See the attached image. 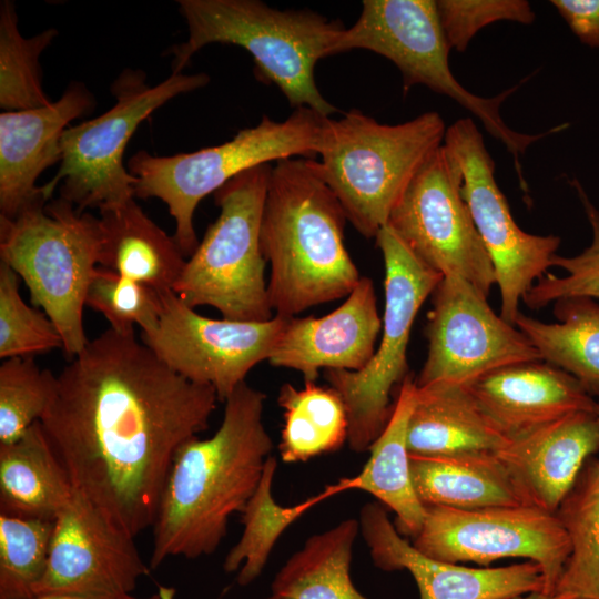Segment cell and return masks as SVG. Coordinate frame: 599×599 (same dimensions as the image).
<instances>
[{"label": "cell", "instance_id": "8", "mask_svg": "<svg viewBox=\"0 0 599 599\" xmlns=\"http://www.w3.org/2000/svg\"><path fill=\"white\" fill-rule=\"evenodd\" d=\"M272 169V163L250 169L214 193L220 214L186 261L173 290L189 306L209 305L232 321L274 317L261 242Z\"/></svg>", "mask_w": 599, "mask_h": 599}, {"label": "cell", "instance_id": "28", "mask_svg": "<svg viewBox=\"0 0 599 599\" xmlns=\"http://www.w3.org/2000/svg\"><path fill=\"white\" fill-rule=\"evenodd\" d=\"M559 323L519 314L514 325L538 351L541 361L573 376L591 395L599 397V304L585 296L554 303Z\"/></svg>", "mask_w": 599, "mask_h": 599}, {"label": "cell", "instance_id": "14", "mask_svg": "<svg viewBox=\"0 0 599 599\" xmlns=\"http://www.w3.org/2000/svg\"><path fill=\"white\" fill-rule=\"evenodd\" d=\"M161 301L155 328L140 338L172 370L213 387L221 402L245 382L254 366L268 361L287 318L214 319L196 313L173 291L161 292Z\"/></svg>", "mask_w": 599, "mask_h": 599}, {"label": "cell", "instance_id": "10", "mask_svg": "<svg viewBox=\"0 0 599 599\" xmlns=\"http://www.w3.org/2000/svg\"><path fill=\"white\" fill-rule=\"evenodd\" d=\"M384 267L385 305L380 342L359 370L327 369L324 376L348 415L349 448L369 450L392 413L393 388L409 375L407 348L414 321L441 275L416 257L387 224L375 237Z\"/></svg>", "mask_w": 599, "mask_h": 599}, {"label": "cell", "instance_id": "18", "mask_svg": "<svg viewBox=\"0 0 599 599\" xmlns=\"http://www.w3.org/2000/svg\"><path fill=\"white\" fill-rule=\"evenodd\" d=\"M374 283L362 276L342 305L322 317H287L268 358L316 382L321 369H362L382 332Z\"/></svg>", "mask_w": 599, "mask_h": 599}, {"label": "cell", "instance_id": "2", "mask_svg": "<svg viewBox=\"0 0 599 599\" xmlns=\"http://www.w3.org/2000/svg\"><path fill=\"white\" fill-rule=\"evenodd\" d=\"M266 395L242 383L225 400L219 429L175 453L154 522L150 569L169 557L213 554L256 490L273 440L264 425Z\"/></svg>", "mask_w": 599, "mask_h": 599}, {"label": "cell", "instance_id": "41", "mask_svg": "<svg viewBox=\"0 0 599 599\" xmlns=\"http://www.w3.org/2000/svg\"><path fill=\"white\" fill-rule=\"evenodd\" d=\"M510 599H558L555 595H547L541 591L530 592L524 596L514 597Z\"/></svg>", "mask_w": 599, "mask_h": 599}, {"label": "cell", "instance_id": "34", "mask_svg": "<svg viewBox=\"0 0 599 599\" xmlns=\"http://www.w3.org/2000/svg\"><path fill=\"white\" fill-rule=\"evenodd\" d=\"M55 375L33 357L7 358L0 366V445L20 438L44 414Z\"/></svg>", "mask_w": 599, "mask_h": 599}, {"label": "cell", "instance_id": "17", "mask_svg": "<svg viewBox=\"0 0 599 599\" xmlns=\"http://www.w3.org/2000/svg\"><path fill=\"white\" fill-rule=\"evenodd\" d=\"M358 521L374 565L385 571L407 570L420 599H510L545 593L542 569L534 561L469 568L430 558L397 531L380 502L364 505Z\"/></svg>", "mask_w": 599, "mask_h": 599}, {"label": "cell", "instance_id": "24", "mask_svg": "<svg viewBox=\"0 0 599 599\" xmlns=\"http://www.w3.org/2000/svg\"><path fill=\"white\" fill-rule=\"evenodd\" d=\"M409 458L414 488L424 506L465 510L531 506L495 451Z\"/></svg>", "mask_w": 599, "mask_h": 599}, {"label": "cell", "instance_id": "38", "mask_svg": "<svg viewBox=\"0 0 599 599\" xmlns=\"http://www.w3.org/2000/svg\"><path fill=\"white\" fill-rule=\"evenodd\" d=\"M436 7L446 40L458 52L486 26L498 21L531 24L535 20L526 0H438Z\"/></svg>", "mask_w": 599, "mask_h": 599}, {"label": "cell", "instance_id": "43", "mask_svg": "<svg viewBox=\"0 0 599 599\" xmlns=\"http://www.w3.org/2000/svg\"><path fill=\"white\" fill-rule=\"evenodd\" d=\"M596 414H597V417H598V422H599V397L597 399V409H596ZM599 459V458H598Z\"/></svg>", "mask_w": 599, "mask_h": 599}, {"label": "cell", "instance_id": "12", "mask_svg": "<svg viewBox=\"0 0 599 599\" xmlns=\"http://www.w3.org/2000/svg\"><path fill=\"white\" fill-rule=\"evenodd\" d=\"M412 545L451 564L488 566L502 558H527L540 566L545 593L554 596L570 554V541L554 512L535 506L455 509L425 506Z\"/></svg>", "mask_w": 599, "mask_h": 599}, {"label": "cell", "instance_id": "39", "mask_svg": "<svg viewBox=\"0 0 599 599\" xmlns=\"http://www.w3.org/2000/svg\"><path fill=\"white\" fill-rule=\"evenodd\" d=\"M550 3L582 43L599 49V0H551Z\"/></svg>", "mask_w": 599, "mask_h": 599}, {"label": "cell", "instance_id": "30", "mask_svg": "<svg viewBox=\"0 0 599 599\" xmlns=\"http://www.w3.org/2000/svg\"><path fill=\"white\" fill-rule=\"evenodd\" d=\"M556 516L570 541L558 599H599V459L589 458Z\"/></svg>", "mask_w": 599, "mask_h": 599}, {"label": "cell", "instance_id": "1", "mask_svg": "<svg viewBox=\"0 0 599 599\" xmlns=\"http://www.w3.org/2000/svg\"><path fill=\"white\" fill-rule=\"evenodd\" d=\"M217 400L134 331L110 327L55 376L39 422L74 491L135 538L154 522L175 453L209 428Z\"/></svg>", "mask_w": 599, "mask_h": 599}, {"label": "cell", "instance_id": "31", "mask_svg": "<svg viewBox=\"0 0 599 599\" xmlns=\"http://www.w3.org/2000/svg\"><path fill=\"white\" fill-rule=\"evenodd\" d=\"M276 468V457L271 455L256 490L241 512L244 526L241 538L223 562L224 571H238L236 582L240 586L250 585L261 575L276 541L287 527L318 502L341 493L334 484L295 506H281L272 494Z\"/></svg>", "mask_w": 599, "mask_h": 599}, {"label": "cell", "instance_id": "5", "mask_svg": "<svg viewBox=\"0 0 599 599\" xmlns=\"http://www.w3.org/2000/svg\"><path fill=\"white\" fill-rule=\"evenodd\" d=\"M445 121L428 111L399 124H384L352 109L327 118L319 169L347 221L364 237L375 238L407 186L444 143Z\"/></svg>", "mask_w": 599, "mask_h": 599}, {"label": "cell", "instance_id": "13", "mask_svg": "<svg viewBox=\"0 0 599 599\" xmlns=\"http://www.w3.org/2000/svg\"><path fill=\"white\" fill-rule=\"evenodd\" d=\"M461 184L460 165L443 144L414 176L387 224L428 267L441 276L458 275L488 297L495 273Z\"/></svg>", "mask_w": 599, "mask_h": 599}, {"label": "cell", "instance_id": "19", "mask_svg": "<svg viewBox=\"0 0 599 599\" xmlns=\"http://www.w3.org/2000/svg\"><path fill=\"white\" fill-rule=\"evenodd\" d=\"M93 94L83 83H71L48 105L0 114V216L16 217L26 207L49 202L35 182L61 162V138L68 124L92 111Z\"/></svg>", "mask_w": 599, "mask_h": 599}, {"label": "cell", "instance_id": "3", "mask_svg": "<svg viewBox=\"0 0 599 599\" xmlns=\"http://www.w3.org/2000/svg\"><path fill=\"white\" fill-rule=\"evenodd\" d=\"M346 214L318 161L275 162L264 203L261 242L271 265L274 315L300 313L348 296L362 275L344 242Z\"/></svg>", "mask_w": 599, "mask_h": 599}, {"label": "cell", "instance_id": "22", "mask_svg": "<svg viewBox=\"0 0 599 599\" xmlns=\"http://www.w3.org/2000/svg\"><path fill=\"white\" fill-rule=\"evenodd\" d=\"M508 441L465 385L434 382L417 386L407 429L409 456L497 453Z\"/></svg>", "mask_w": 599, "mask_h": 599}, {"label": "cell", "instance_id": "29", "mask_svg": "<svg viewBox=\"0 0 599 599\" xmlns=\"http://www.w3.org/2000/svg\"><path fill=\"white\" fill-rule=\"evenodd\" d=\"M277 403L283 409L278 451L284 463H304L337 451L347 441V410L333 387L305 382L297 388L285 383Z\"/></svg>", "mask_w": 599, "mask_h": 599}, {"label": "cell", "instance_id": "35", "mask_svg": "<svg viewBox=\"0 0 599 599\" xmlns=\"http://www.w3.org/2000/svg\"><path fill=\"white\" fill-rule=\"evenodd\" d=\"M19 278L0 262V357H33L63 348V339L47 314L22 300Z\"/></svg>", "mask_w": 599, "mask_h": 599}, {"label": "cell", "instance_id": "20", "mask_svg": "<svg viewBox=\"0 0 599 599\" xmlns=\"http://www.w3.org/2000/svg\"><path fill=\"white\" fill-rule=\"evenodd\" d=\"M465 386L507 439L569 414L597 409V400L579 380L544 361L504 366Z\"/></svg>", "mask_w": 599, "mask_h": 599}, {"label": "cell", "instance_id": "33", "mask_svg": "<svg viewBox=\"0 0 599 599\" xmlns=\"http://www.w3.org/2000/svg\"><path fill=\"white\" fill-rule=\"evenodd\" d=\"M54 520L0 514V599H34Z\"/></svg>", "mask_w": 599, "mask_h": 599}, {"label": "cell", "instance_id": "7", "mask_svg": "<svg viewBox=\"0 0 599 599\" xmlns=\"http://www.w3.org/2000/svg\"><path fill=\"white\" fill-rule=\"evenodd\" d=\"M99 217L61 197L38 202L13 219L0 216V257L26 283L32 303L58 328L71 358L89 339L85 295L99 265Z\"/></svg>", "mask_w": 599, "mask_h": 599}, {"label": "cell", "instance_id": "21", "mask_svg": "<svg viewBox=\"0 0 599 599\" xmlns=\"http://www.w3.org/2000/svg\"><path fill=\"white\" fill-rule=\"evenodd\" d=\"M599 451L596 412H578L509 441L496 454L529 505L556 512L586 461Z\"/></svg>", "mask_w": 599, "mask_h": 599}, {"label": "cell", "instance_id": "32", "mask_svg": "<svg viewBox=\"0 0 599 599\" xmlns=\"http://www.w3.org/2000/svg\"><path fill=\"white\" fill-rule=\"evenodd\" d=\"M47 29L24 38L18 29L12 1L0 4V108L3 111H23L51 103L42 88L40 55L58 35Z\"/></svg>", "mask_w": 599, "mask_h": 599}, {"label": "cell", "instance_id": "37", "mask_svg": "<svg viewBox=\"0 0 599 599\" xmlns=\"http://www.w3.org/2000/svg\"><path fill=\"white\" fill-rule=\"evenodd\" d=\"M582 203L592 231L590 245L572 257L555 255L551 266L567 272L566 276L545 274L522 297L531 309H540L556 301L585 296L599 298V210L591 203L581 184L571 182Z\"/></svg>", "mask_w": 599, "mask_h": 599}, {"label": "cell", "instance_id": "11", "mask_svg": "<svg viewBox=\"0 0 599 599\" xmlns=\"http://www.w3.org/2000/svg\"><path fill=\"white\" fill-rule=\"evenodd\" d=\"M443 144L460 165L461 196L494 268L500 316L514 325L519 301L551 267L560 237L529 234L517 225L496 182V164L470 118L448 126Z\"/></svg>", "mask_w": 599, "mask_h": 599}, {"label": "cell", "instance_id": "36", "mask_svg": "<svg viewBox=\"0 0 599 599\" xmlns=\"http://www.w3.org/2000/svg\"><path fill=\"white\" fill-rule=\"evenodd\" d=\"M85 306L101 313L118 332L134 331L139 325L141 333H146L158 324L161 292L98 265L88 286Z\"/></svg>", "mask_w": 599, "mask_h": 599}, {"label": "cell", "instance_id": "27", "mask_svg": "<svg viewBox=\"0 0 599 599\" xmlns=\"http://www.w3.org/2000/svg\"><path fill=\"white\" fill-rule=\"evenodd\" d=\"M359 521L345 519L311 536L278 570L268 599H367L351 579Z\"/></svg>", "mask_w": 599, "mask_h": 599}, {"label": "cell", "instance_id": "26", "mask_svg": "<svg viewBox=\"0 0 599 599\" xmlns=\"http://www.w3.org/2000/svg\"><path fill=\"white\" fill-rule=\"evenodd\" d=\"M73 495L40 422L16 441L0 445V514L53 521Z\"/></svg>", "mask_w": 599, "mask_h": 599}, {"label": "cell", "instance_id": "15", "mask_svg": "<svg viewBox=\"0 0 599 599\" xmlns=\"http://www.w3.org/2000/svg\"><path fill=\"white\" fill-rule=\"evenodd\" d=\"M432 298L425 328L428 352L417 386L467 385L504 366L541 361L528 337L497 315L487 296L465 278L443 276Z\"/></svg>", "mask_w": 599, "mask_h": 599}, {"label": "cell", "instance_id": "23", "mask_svg": "<svg viewBox=\"0 0 599 599\" xmlns=\"http://www.w3.org/2000/svg\"><path fill=\"white\" fill-rule=\"evenodd\" d=\"M416 388V380L408 375L399 385L388 422L369 448L370 456L362 471L336 483L341 493L358 489L377 498L394 511L397 531L409 538L419 532L425 517V506L414 488L407 449Z\"/></svg>", "mask_w": 599, "mask_h": 599}, {"label": "cell", "instance_id": "42", "mask_svg": "<svg viewBox=\"0 0 599 599\" xmlns=\"http://www.w3.org/2000/svg\"><path fill=\"white\" fill-rule=\"evenodd\" d=\"M158 591L161 596V599H174L175 590L171 587L159 586Z\"/></svg>", "mask_w": 599, "mask_h": 599}, {"label": "cell", "instance_id": "9", "mask_svg": "<svg viewBox=\"0 0 599 599\" xmlns=\"http://www.w3.org/2000/svg\"><path fill=\"white\" fill-rule=\"evenodd\" d=\"M206 73H172L156 85L146 83L142 70L125 69L111 84L114 105L105 113L74 126L61 138L62 158L57 174L42 185L51 200L60 197L83 213L120 207L135 197L136 177L123 164L132 134L152 112L171 99L205 87Z\"/></svg>", "mask_w": 599, "mask_h": 599}, {"label": "cell", "instance_id": "25", "mask_svg": "<svg viewBox=\"0 0 599 599\" xmlns=\"http://www.w3.org/2000/svg\"><path fill=\"white\" fill-rule=\"evenodd\" d=\"M99 266L158 292L173 291L186 260L173 236L135 202L100 212Z\"/></svg>", "mask_w": 599, "mask_h": 599}, {"label": "cell", "instance_id": "4", "mask_svg": "<svg viewBox=\"0 0 599 599\" xmlns=\"http://www.w3.org/2000/svg\"><path fill=\"white\" fill-rule=\"evenodd\" d=\"M187 26L185 42L171 48L172 73H181L203 47L224 43L242 47L253 58L254 75L274 84L290 105L309 108L331 116L337 109L321 93L315 67L333 55L345 29L311 10H278L258 0H179Z\"/></svg>", "mask_w": 599, "mask_h": 599}, {"label": "cell", "instance_id": "6", "mask_svg": "<svg viewBox=\"0 0 599 599\" xmlns=\"http://www.w3.org/2000/svg\"><path fill=\"white\" fill-rule=\"evenodd\" d=\"M329 116L297 108L284 121L264 115L255 126L240 130L230 141L191 153L152 155L139 151L128 162L136 177L135 197H156L175 221L173 237L185 256L199 245L194 212L199 203L238 174L262 164L318 155L322 132Z\"/></svg>", "mask_w": 599, "mask_h": 599}, {"label": "cell", "instance_id": "40", "mask_svg": "<svg viewBox=\"0 0 599 599\" xmlns=\"http://www.w3.org/2000/svg\"><path fill=\"white\" fill-rule=\"evenodd\" d=\"M34 599H161V596L158 591L148 597H136L132 593L105 595V596L47 595V596L35 597Z\"/></svg>", "mask_w": 599, "mask_h": 599}, {"label": "cell", "instance_id": "16", "mask_svg": "<svg viewBox=\"0 0 599 599\" xmlns=\"http://www.w3.org/2000/svg\"><path fill=\"white\" fill-rule=\"evenodd\" d=\"M149 571L134 538L74 491L54 519L47 568L34 596L132 593Z\"/></svg>", "mask_w": 599, "mask_h": 599}]
</instances>
